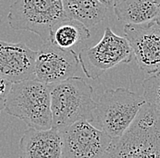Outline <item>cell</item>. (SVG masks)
<instances>
[{"label": "cell", "mask_w": 160, "mask_h": 158, "mask_svg": "<svg viewBox=\"0 0 160 158\" xmlns=\"http://www.w3.org/2000/svg\"><path fill=\"white\" fill-rule=\"evenodd\" d=\"M49 86L52 128L60 132L79 121L93 122L97 103L85 79L72 77Z\"/></svg>", "instance_id": "obj_1"}, {"label": "cell", "mask_w": 160, "mask_h": 158, "mask_svg": "<svg viewBox=\"0 0 160 158\" xmlns=\"http://www.w3.org/2000/svg\"><path fill=\"white\" fill-rule=\"evenodd\" d=\"M104 158H160V113L146 103L124 135L112 140Z\"/></svg>", "instance_id": "obj_2"}, {"label": "cell", "mask_w": 160, "mask_h": 158, "mask_svg": "<svg viewBox=\"0 0 160 158\" xmlns=\"http://www.w3.org/2000/svg\"><path fill=\"white\" fill-rule=\"evenodd\" d=\"M5 110L29 128L49 130L52 128L50 86L35 78L12 84Z\"/></svg>", "instance_id": "obj_3"}, {"label": "cell", "mask_w": 160, "mask_h": 158, "mask_svg": "<svg viewBox=\"0 0 160 158\" xmlns=\"http://www.w3.org/2000/svg\"><path fill=\"white\" fill-rule=\"evenodd\" d=\"M96 103L93 122L113 140L129 128L146 101L129 89L118 87L105 91Z\"/></svg>", "instance_id": "obj_4"}, {"label": "cell", "mask_w": 160, "mask_h": 158, "mask_svg": "<svg viewBox=\"0 0 160 158\" xmlns=\"http://www.w3.org/2000/svg\"><path fill=\"white\" fill-rule=\"evenodd\" d=\"M67 18L61 0H15L8 15L12 29L35 33L44 43L49 42L54 27Z\"/></svg>", "instance_id": "obj_5"}, {"label": "cell", "mask_w": 160, "mask_h": 158, "mask_svg": "<svg viewBox=\"0 0 160 158\" xmlns=\"http://www.w3.org/2000/svg\"><path fill=\"white\" fill-rule=\"evenodd\" d=\"M78 56L86 77L93 80L120 64H128L133 58L128 40L115 34L110 27L105 29L103 37L96 46L83 49Z\"/></svg>", "instance_id": "obj_6"}, {"label": "cell", "mask_w": 160, "mask_h": 158, "mask_svg": "<svg viewBox=\"0 0 160 158\" xmlns=\"http://www.w3.org/2000/svg\"><path fill=\"white\" fill-rule=\"evenodd\" d=\"M64 158H104L112 142L106 133L87 121L60 131Z\"/></svg>", "instance_id": "obj_7"}, {"label": "cell", "mask_w": 160, "mask_h": 158, "mask_svg": "<svg viewBox=\"0 0 160 158\" xmlns=\"http://www.w3.org/2000/svg\"><path fill=\"white\" fill-rule=\"evenodd\" d=\"M78 66V56L74 50L62 49L48 42L37 51L34 77L51 86L74 77Z\"/></svg>", "instance_id": "obj_8"}, {"label": "cell", "mask_w": 160, "mask_h": 158, "mask_svg": "<svg viewBox=\"0 0 160 158\" xmlns=\"http://www.w3.org/2000/svg\"><path fill=\"white\" fill-rule=\"evenodd\" d=\"M124 34L140 69L148 75L159 72L160 26L155 21L142 25H125Z\"/></svg>", "instance_id": "obj_9"}, {"label": "cell", "mask_w": 160, "mask_h": 158, "mask_svg": "<svg viewBox=\"0 0 160 158\" xmlns=\"http://www.w3.org/2000/svg\"><path fill=\"white\" fill-rule=\"evenodd\" d=\"M37 51L24 43L0 40V77L11 84L34 79Z\"/></svg>", "instance_id": "obj_10"}, {"label": "cell", "mask_w": 160, "mask_h": 158, "mask_svg": "<svg viewBox=\"0 0 160 158\" xmlns=\"http://www.w3.org/2000/svg\"><path fill=\"white\" fill-rule=\"evenodd\" d=\"M22 158H64L60 133L56 129L28 128L19 141Z\"/></svg>", "instance_id": "obj_11"}, {"label": "cell", "mask_w": 160, "mask_h": 158, "mask_svg": "<svg viewBox=\"0 0 160 158\" xmlns=\"http://www.w3.org/2000/svg\"><path fill=\"white\" fill-rule=\"evenodd\" d=\"M118 19L125 25H142L153 22L157 17L154 0H119L114 7Z\"/></svg>", "instance_id": "obj_12"}, {"label": "cell", "mask_w": 160, "mask_h": 158, "mask_svg": "<svg viewBox=\"0 0 160 158\" xmlns=\"http://www.w3.org/2000/svg\"><path fill=\"white\" fill-rule=\"evenodd\" d=\"M68 18L82 23L87 27L101 23L108 9L98 0H61Z\"/></svg>", "instance_id": "obj_13"}, {"label": "cell", "mask_w": 160, "mask_h": 158, "mask_svg": "<svg viewBox=\"0 0 160 158\" xmlns=\"http://www.w3.org/2000/svg\"><path fill=\"white\" fill-rule=\"evenodd\" d=\"M91 36L88 27L78 21L67 19L61 21L51 31L49 43L62 48L69 50Z\"/></svg>", "instance_id": "obj_14"}, {"label": "cell", "mask_w": 160, "mask_h": 158, "mask_svg": "<svg viewBox=\"0 0 160 158\" xmlns=\"http://www.w3.org/2000/svg\"><path fill=\"white\" fill-rule=\"evenodd\" d=\"M143 98L157 112L160 113V71L146 78L143 83Z\"/></svg>", "instance_id": "obj_15"}, {"label": "cell", "mask_w": 160, "mask_h": 158, "mask_svg": "<svg viewBox=\"0 0 160 158\" xmlns=\"http://www.w3.org/2000/svg\"><path fill=\"white\" fill-rule=\"evenodd\" d=\"M11 83L0 77V113L5 109V105L8 95L9 93Z\"/></svg>", "instance_id": "obj_16"}, {"label": "cell", "mask_w": 160, "mask_h": 158, "mask_svg": "<svg viewBox=\"0 0 160 158\" xmlns=\"http://www.w3.org/2000/svg\"><path fill=\"white\" fill-rule=\"evenodd\" d=\"M98 1L107 9H112L118 3L119 0H98Z\"/></svg>", "instance_id": "obj_17"}, {"label": "cell", "mask_w": 160, "mask_h": 158, "mask_svg": "<svg viewBox=\"0 0 160 158\" xmlns=\"http://www.w3.org/2000/svg\"><path fill=\"white\" fill-rule=\"evenodd\" d=\"M154 1H155L156 7H157V17H156L155 22L158 26H160V0H154Z\"/></svg>", "instance_id": "obj_18"}, {"label": "cell", "mask_w": 160, "mask_h": 158, "mask_svg": "<svg viewBox=\"0 0 160 158\" xmlns=\"http://www.w3.org/2000/svg\"><path fill=\"white\" fill-rule=\"evenodd\" d=\"M19 158H22V157H21V156H20V157Z\"/></svg>", "instance_id": "obj_19"}]
</instances>
